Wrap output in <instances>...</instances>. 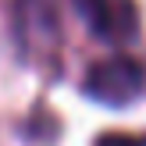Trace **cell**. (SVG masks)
Returning a JSON list of instances; mask_svg holds the SVG:
<instances>
[{
  "mask_svg": "<svg viewBox=\"0 0 146 146\" xmlns=\"http://www.w3.org/2000/svg\"><path fill=\"white\" fill-rule=\"evenodd\" d=\"M146 89V64L132 54H111L93 61L82 75V93L104 107H128Z\"/></svg>",
  "mask_w": 146,
  "mask_h": 146,
  "instance_id": "obj_1",
  "label": "cell"
},
{
  "mask_svg": "<svg viewBox=\"0 0 146 146\" xmlns=\"http://www.w3.org/2000/svg\"><path fill=\"white\" fill-rule=\"evenodd\" d=\"M71 7L96 39L121 43L135 36V11L128 0H71Z\"/></svg>",
  "mask_w": 146,
  "mask_h": 146,
  "instance_id": "obj_2",
  "label": "cell"
},
{
  "mask_svg": "<svg viewBox=\"0 0 146 146\" xmlns=\"http://www.w3.org/2000/svg\"><path fill=\"white\" fill-rule=\"evenodd\" d=\"M93 146H146V132H100Z\"/></svg>",
  "mask_w": 146,
  "mask_h": 146,
  "instance_id": "obj_3",
  "label": "cell"
}]
</instances>
